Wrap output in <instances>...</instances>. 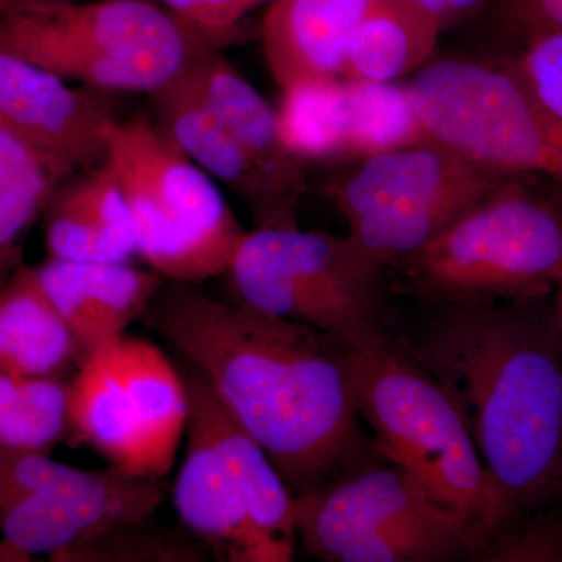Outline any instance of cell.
Listing matches in <instances>:
<instances>
[{
    "label": "cell",
    "instance_id": "obj_1",
    "mask_svg": "<svg viewBox=\"0 0 562 562\" xmlns=\"http://www.w3.org/2000/svg\"><path fill=\"white\" fill-rule=\"evenodd\" d=\"M143 324L205 375L292 495L379 457L355 402L346 342L173 281Z\"/></svg>",
    "mask_w": 562,
    "mask_h": 562
},
{
    "label": "cell",
    "instance_id": "obj_2",
    "mask_svg": "<svg viewBox=\"0 0 562 562\" xmlns=\"http://www.w3.org/2000/svg\"><path fill=\"white\" fill-rule=\"evenodd\" d=\"M547 299L436 305L403 341L452 395L519 513L562 497V330Z\"/></svg>",
    "mask_w": 562,
    "mask_h": 562
},
{
    "label": "cell",
    "instance_id": "obj_3",
    "mask_svg": "<svg viewBox=\"0 0 562 562\" xmlns=\"http://www.w3.org/2000/svg\"><path fill=\"white\" fill-rule=\"evenodd\" d=\"M347 368L376 453L401 468L432 501L491 538L519 514L484 464L452 395L390 331L347 344Z\"/></svg>",
    "mask_w": 562,
    "mask_h": 562
},
{
    "label": "cell",
    "instance_id": "obj_4",
    "mask_svg": "<svg viewBox=\"0 0 562 562\" xmlns=\"http://www.w3.org/2000/svg\"><path fill=\"white\" fill-rule=\"evenodd\" d=\"M512 177L419 249L391 262L403 290L431 305L530 301L562 268V184Z\"/></svg>",
    "mask_w": 562,
    "mask_h": 562
},
{
    "label": "cell",
    "instance_id": "obj_5",
    "mask_svg": "<svg viewBox=\"0 0 562 562\" xmlns=\"http://www.w3.org/2000/svg\"><path fill=\"white\" fill-rule=\"evenodd\" d=\"M202 47L149 0L35 2L0 14V49L103 92L150 94Z\"/></svg>",
    "mask_w": 562,
    "mask_h": 562
},
{
    "label": "cell",
    "instance_id": "obj_6",
    "mask_svg": "<svg viewBox=\"0 0 562 562\" xmlns=\"http://www.w3.org/2000/svg\"><path fill=\"white\" fill-rule=\"evenodd\" d=\"M103 160L127 202L136 257L173 283L225 276L246 235L209 173L146 117L117 120Z\"/></svg>",
    "mask_w": 562,
    "mask_h": 562
},
{
    "label": "cell",
    "instance_id": "obj_7",
    "mask_svg": "<svg viewBox=\"0 0 562 562\" xmlns=\"http://www.w3.org/2000/svg\"><path fill=\"white\" fill-rule=\"evenodd\" d=\"M297 541L327 562L479 561L486 538L382 457L294 495Z\"/></svg>",
    "mask_w": 562,
    "mask_h": 562
},
{
    "label": "cell",
    "instance_id": "obj_8",
    "mask_svg": "<svg viewBox=\"0 0 562 562\" xmlns=\"http://www.w3.org/2000/svg\"><path fill=\"white\" fill-rule=\"evenodd\" d=\"M225 276L235 302L349 346L387 333V265L350 235L255 228L244 235Z\"/></svg>",
    "mask_w": 562,
    "mask_h": 562
},
{
    "label": "cell",
    "instance_id": "obj_9",
    "mask_svg": "<svg viewBox=\"0 0 562 562\" xmlns=\"http://www.w3.org/2000/svg\"><path fill=\"white\" fill-rule=\"evenodd\" d=\"M68 443L131 475L166 479L190 416L179 364L125 333L85 355L69 379Z\"/></svg>",
    "mask_w": 562,
    "mask_h": 562
},
{
    "label": "cell",
    "instance_id": "obj_10",
    "mask_svg": "<svg viewBox=\"0 0 562 562\" xmlns=\"http://www.w3.org/2000/svg\"><path fill=\"white\" fill-rule=\"evenodd\" d=\"M406 88L435 143L486 171L562 184V124L508 66L439 58Z\"/></svg>",
    "mask_w": 562,
    "mask_h": 562
},
{
    "label": "cell",
    "instance_id": "obj_11",
    "mask_svg": "<svg viewBox=\"0 0 562 562\" xmlns=\"http://www.w3.org/2000/svg\"><path fill=\"white\" fill-rule=\"evenodd\" d=\"M512 177L435 140L364 158L328 194L349 235L387 266L419 249Z\"/></svg>",
    "mask_w": 562,
    "mask_h": 562
},
{
    "label": "cell",
    "instance_id": "obj_12",
    "mask_svg": "<svg viewBox=\"0 0 562 562\" xmlns=\"http://www.w3.org/2000/svg\"><path fill=\"white\" fill-rule=\"evenodd\" d=\"M117 117L105 92L0 49V128L24 144L57 179L103 160Z\"/></svg>",
    "mask_w": 562,
    "mask_h": 562
},
{
    "label": "cell",
    "instance_id": "obj_13",
    "mask_svg": "<svg viewBox=\"0 0 562 562\" xmlns=\"http://www.w3.org/2000/svg\"><path fill=\"white\" fill-rule=\"evenodd\" d=\"M149 98L158 128L211 179L241 199L255 227H299L301 203L268 179L214 113L203 98L192 60Z\"/></svg>",
    "mask_w": 562,
    "mask_h": 562
},
{
    "label": "cell",
    "instance_id": "obj_14",
    "mask_svg": "<svg viewBox=\"0 0 562 562\" xmlns=\"http://www.w3.org/2000/svg\"><path fill=\"white\" fill-rule=\"evenodd\" d=\"M187 453L173 486L180 524L221 562H284L255 525L241 490L222 461L209 425L190 403Z\"/></svg>",
    "mask_w": 562,
    "mask_h": 562
},
{
    "label": "cell",
    "instance_id": "obj_15",
    "mask_svg": "<svg viewBox=\"0 0 562 562\" xmlns=\"http://www.w3.org/2000/svg\"><path fill=\"white\" fill-rule=\"evenodd\" d=\"M50 301L79 344L81 358L143 321L162 280L131 262L70 261L49 258L35 266Z\"/></svg>",
    "mask_w": 562,
    "mask_h": 562
},
{
    "label": "cell",
    "instance_id": "obj_16",
    "mask_svg": "<svg viewBox=\"0 0 562 562\" xmlns=\"http://www.w3.org/2000/svg\"><path fill=\"white\" fill-rule=\"evenodd\" d=\"M375 0H273L261 24L262 52L281 91L342 79L351 40Z\"/></svg>",
    "mask_w": 562,
    "mask_h": 562
},
{
    "label": "cell",
    "instance_id": "obj_17",
    "mask_svg": "<svg viewBox=\"0 0 562 562\" xmlns=\"http://www.w3.org/2000/svg\"><path fill=\"white\" fill-rule=\"evenodd\" d=\"M190 403L209 425L214 446L225 468L238 484L258 530L279 549L284 562L292 561L297 543L294 495L260 443L244 430L217 397L205 375L190 361L179 358Z\"/></svg>",
    "mask_w": 562,
    "mask_h": 562
},
{
    "label": "cell",
    "instance_id": "obj_18",
    "mask_svg": "<svg viewBox=\"0 0 562 562\" xmlns=\"http://www.w3.org/2000/svg\"><path fill=\"white\" fill-rule=\"evenodd\" d=\"M47 257L70 261L131 262L136 238L131 211L109 162L60 187L43 213Z\"/></svg>",
    "mask_w": 562,
    "mask_h": 562
},
{
    "label": "cell",
    "instance_id": "obj_19",
    "mask_svg": "<svg viewBox=\"0 0 562 562\" xmlns=\"http://www.w3.org/2000/svg\"><path fill=\"white\" fill-rule=\"evenodd\" d=\"M192 69L203 98L255 165L292 201L302 203L305 162L284 143L277 111L217 49L202 47Z\"/></svg>",
    "mask_w": 562,
    "mask_h": 562
},
{
    "label": "cell",
    "instance_id": "obj_20",
    "mask_svg": "<svg viewBox=\"0 0 562 562\" xmlns=\"http://www.w3.org/2000/svg\"><path fill=\"white\" fill-rule=\"evenodd\" d=\"M80 360L79 344L36 269L20 266L0 286V371L70 376Z\"/></svg>",
    "mask_w": 562,
    "mask_h": 562
},
{
    "label": "cell",
    "instance_id": "obj_21",
    "mask_svg": "<svg viewBox=\"0 0 562 562\" xmlns=\"http://www.w3.org/2000/svg\"><path fill=\"white\" fill-rule=\"evenodd\" d=\"M441 32V24L409 0H375L351 40L342 79L397 81L417 72Z\"/></svg>",
    "mask_w": 562,
    "mask_h": 562
},
{
    "label": "cell",
    "instance_id": "obj_22",
    "mask_svg": "<svg viewBox=\"0 0 562 562\" xmlns=\"http://www.w3.org/2000/svg\"><path fill=\"white\" fill-rule=\"evenodd\" d=\"M69 379L0 371V447L50 454L68 442Z\"/></svg>",
    "mask_w": 562,
    "mask_h": 562
},
{
    "label": "cell",
    "instance_id": "obj_23",
    "mask_svg": "<svg viewBox=\"0 0 562 562\" xmlns=\"http://www.w3.org/2000/svg\"><path fill=\"white\" fill-rule=\"evenodd\" d=\"M58 184L32 150L0 128V286L24 265L25 235Z\"/></svg>",
    "mask_w": 562,
    "mask_h": 562
},
{
    "label": "cell",
    "instance_id": "obj_24",
    "mask_svg": "<svg viewBox=\"0 0 562 562\" xmlns=\"http://www.w3.org/2000/svg\"><path fill=\"white\" fill-rule=\"evenodd\" d=\"M280 132L303 162L347 157L349 95L344 79L302 81L283 90Z\"/></svg>",
    "mask_w": 562,
    "mask_h": 562
},
{
    "label": "cell",
    "instance_id": "obj_25",
    "mask_svg": "<svg viewBox=\"0 0 562 562\" xmlns=\"http://www.w3.org/2000/svg\"><path fill=\"white\" fill-rule=\"evenodd\" d=\"M349 95L347 157L364 158L431 140L408 88L397 81L346 80Z\"/></svg>",
    "mask_w": 562,
    "mask_h": 562
},
{
    "label": "cell",
    "instance_id": "obj_26",
    "mask_svg": "<svg viewBox=\"0 0 562 562\" xmlns=\"http://www.w3.org/2000/svg\"><path fill=\"white\" fill-rule=\"evenodd\" d=\"M150 519L116 525L50 554L61 562H206L209 549L183 525L166 527Z\"/></svg>",
    "mask_w": 562,
    "mask_h": 562
},
{
    "label": "cell",
    "instance_id": "obj_27",
    "mask_svg": "<svg viewBox=\"0 0 562 562\" xmlns=\"http://www.w3.org/2000/svg\"><path fill=\"white\" fill-rule=\"evenodd\" d=\"M535 513H519L492 532L479 561L562 562L561 517Z\"/></svg>",
    "mask_w": 562,
    "mask_h": 562
},
{
    "label": "cell",
    "instance_id": "obj_28",
    "mask_svg": "<svg viewBox=\"0 0 562 562\" xmlns=\"http://www.w3.org/2000/svg\"><path fill=\"white\" fill-rule=\"evenodd\" d=\"M505 65L562 124V31L525 40L520 54Z\"/></svg>",
    "mask_w": 562,
    "mask_h": 562
},
{
    "label": "cell",
    "instance_id": "obj_29",
    "mask_svg": "<svg viewBox=\"0 0 562 562\" xmlns=\"http://www.w3.org/2000/svg\"><path fill=\"white\" fill-rule=\"evenodd\" d=\"M79 469L50 460L49 454L0 447V524L36 492L72 479Z\"/></svg>",
    "mask_w": 562,
    "mask_h": 562
},
{
    "label": "cell",
    "instance_id": "obj_30",
    "mask_svg": "<svg viewBox=\"0 0 562 562\" xmlns=\"http://www.w3.org/2000/svg\"><path fill=\"white\" fill-rule=\"evenodd\" d=\"M161 5L195 38L220 50L236 40L255 0H161Z\"/></svg>",
    "mask_w": 562,
    "mask_h": 562
},
{
    "label": "cell",
    "instance_id": "obj_31",
    "mask_svg": "<svg viewBox=\"0 0 562 562\" xmlns=\"http://www.w3.org/2000/svg\"><path fill=\"white\" fill-rule=\"evenodd\" d=\"M498 31L520 41L562 31V0H498L494 11Z\"/></svg>",
    "mask_w": 562,
    "mask_h": 562
},
{
    "label": "cell",
    "instance_id": "obj_32",
    "mask_svg": "<svg viewBox=\"0 0 562 562\" xmlns=\"http://www.w3.org/2000/svg\"><path fill=\"white\" fill-rule=\"evenodd\" d=\"M427 11L443 29L472 20L486 9L487 0H409Z\"/></svg>",
    "mask_w": 562,
    "mask_h": 562
},
{
    "label": "cell",
    "instance_id": "obj_33",
    "mask_svg": "<svg viewBox=\"0 0 562 562\" xmlns=\"http://www.w3.org/2000/svg\"><path fill=\"white\" fill-rule=\"evenodd\" d=\"M554 312H557L558 321H560L561 330H562V268L560 273V279L557 281V286H554Z\"/></svg>",
    "mask_w": 562,
    "mask_h": 562
},
{
    "label": "cell",
    "instance_id": "obj_34",
    "mask_svg": "<svg viewBox=\"0 0 562 562\" xmlns=\"http://www.w3.org/2000/svg\"><path fill=\"white\" fill-rule=\"evenodd\" d=\"M35 0H0V14L7 13V11L18 9V7L27 5L33 3Z\"/></svg>",
    "mask_w": 562,
    "mask_h": 562
},
{
    "label": "cell",
    "instance_id": "obj_35",
    "mask_svg": "<svg viewBox=\"0 0 562 562\" xmlns=\"http://www.w3.org/2000/svg\"><path fill=\"white\" fill-rule=\"evenodd\" d=\"M35 2H80V0H35Z\"/></svg>",
    "mask_w": 562,
    "mask_h": 562
},
{
    "label": "cell",
    "instance_id": "obj_36",
    "mask_svg": "<svg viewBox=\"0 0 562 562\" xmlns=\"http://www.w3.org/2000/svg\"><path fill=\"white\" fill-rule=\"evenodd\" d=\"M255 2H257L258 5H261V3H265V2L271 3V2H273V0H255Z\"/></svg>",
    "mask_w": 562,
    "mask_h": 562
}]
</instances>
